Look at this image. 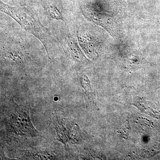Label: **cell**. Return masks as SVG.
<instances>
[{
    "label": "cell",
    "instance_id": "ba28073f",
    "mask_svg": "<svg viewBox=\"0 0 160 160\" xmlns=\"http://www.w3.org/2000/svg\"><path fill=\"white\" fill-rule=\"evenodd\" d=\"M12 1H13L15 3H16L17 4H20L21 6H22L25 3V0H12Z\"/></svg>",
    "mask_w": 160,
    "mask_h": 160
},
{
    "label": "cell",
    "instance_id": "6da1fadb",
    "mask_svg": "<svg viewBox=\"0 0 160 160\" xmlns=\"http://www.w3.org/2000/svg\"><path fill=\"white\" fill-rule=\"evenodd\" d=\"M0 8L1 12L12 18L23 29L41 41L50 59L53 38L48 29L40 22L37 15L25 7L9 6L2 1L0 2Z\"/></svg>",
    "mask_w": 160,
    "mask_h": 160
},
{
    "label": "cell",
    "instance_id": "52a82bcc",
    "mask_svg": "<svg viewBox=\"0 0 160 160\" xmlns=\"http://www.w3.org/2000/svg\"><path fill=\"white\" fill-rule=\"evenodd\" d=\"M45 8L49 16L52 18L58 21H63L64 20L62 14L55 6L48 4L45 6Z\"/></svg>",
    "mask_w": 160,
    "mask_h": 160
},
{
    "label": "cell",
    "instance_id": "3957f363",
    "mask_svg": "<svg viewBox=\"0 0 160 160\" xmlns=\"http://www.w3.org/2000/svg\"><path fill=\"white\" fill-rule=\"evenodd\" d=\"M54 129L58 141L66 145L68 143H78L81 139V131L77 124L57 117L54 120Z\"/></svg>",
    "mask_w": 160,
    "mask_h": 160
},
{
    "label": "cell",
    "instance_id": "8992f818",
    "mask_svg": "<svg viewBox=\"0 0 160 160\" xmlns=\"http://www.w3.org/2000/svg\"><path fill=\"white\" fill-rule=\"evenodd\" d=\"M81 84L83 89L86 102L89 104L92 101L93 92L91 88L89 78L86 75H83L81 78Z\"/></svg>",
    "mask_w": 160,
    "mask_h": 160
},
{
    "label": "cell",
    "instance_id": "5b68a950",
    "mask_svg": "<svg viewBox=\"0 0 160 160\" xmlns=\"http://www.w3.org/2000/svg\"><path fill=\"white\" fill-rule=\"evenodd\" d=\"M26 158H29V159L51 160L55 159L54 154H51L46 151H26Z\"/></svg>",
    "mask_w": 160,
    "mask_h": 160
},
{
    "label": "cell",
    "instance_id": "7a4b0ae2",
    "mask_svg": "<svg viewBox=\"0 0 160 160\" xmlns=\"http://www.w3.org/2000/svg\"><path fill=\"white\" fill-rule=\"evenodd\" d=\"M9 105L5 116L9 134L21 137L40 136L32 123L28 108L18 105L13 99L10 100Z\"/></svg>",
    "mask_w": 160,
    "mask_h": 160
},
{
    "label": "cell",
    "instance_id": "277c9868",
    "mask_svg": "<svg viewBox=\"0 0 160 160\" xmlns=\"http://www.w3.org/2000/svg\"><path fill=\"white\" fill-rule=\"evenodd\" d=\"M66 48L69 52V54L73 59L77 62H84L85 57L78 46L74 39L72 38L69 35L66 36Z\"/></svg>",
    "mask_w": 160,
    "mask_h": 160
}]
</instances>
